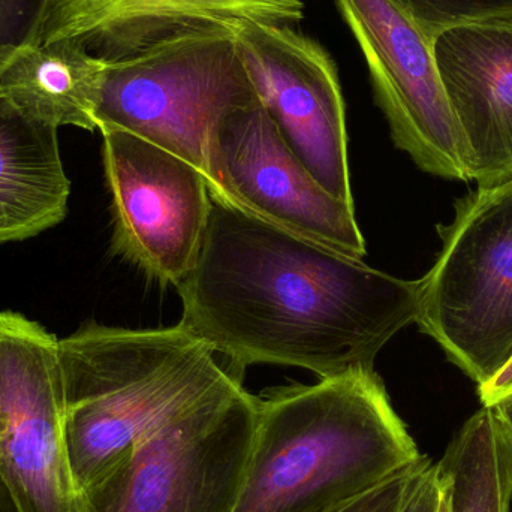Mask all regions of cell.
<instances>
[{
	"label": "cell",
	"mask_w": 512,
	"mask_h": 512,
	"mask_svg": "<svg viewBox=\"0 0 512 512\" xmlns=\"http://www.w3.org/2000/svg\"><path fill=\"white\" fill-rule=\"evenodd\" d=\"M212 197L179 324L243 372L301 367L321 379L373 370L417 321L421 280H403Z\"/></svg>",
	"instance_id": "cell-1"
},
{
	"label": "cell",
	"mask_w": 512,
	"mask_h": 512,
	"mask_svg": "<svg viewBox=\"0 0 512 512\" xmlns=\"http://www.w3.org/2000/svg\"><path fill=\"white\" fill-rule=\"evenodd\" d=\"M375 370L258 399L233 512H334L423 460Z\"/></svg>",
	"instance_id": "cell-2"
},
{
	"label": "cell",
	"mask_w": 512,
	"mask_h": 512,
	"mask_svg": "<svg viewBox=\"0 0 512 512\" xmlns=\"http://www.w3.org/2000/svg\"><path fill=\"white\" fill-rule=\"evenodd\" d=\"M65 448L77 495L101 480L165 420L239 373L182 325H87L59 340Z\"/></svg>",
	"instance_id": "cell-3"
},
{
	"label": "cell",
	"mask_w": 512,
	"mask_h": 512,
	"mask_svg": "<svg viewBox=\"0 0 512 512\" xmlns=\"http://www.w3.org/2000/svg\"><path fill=\"white\" fill-rule=\"evenodd\" d=\"M256 423L258 399L234 373L78 493L77 512H233Z\"/></svg>",
	"instance_id": "cell-4"
},
{
	"label": "cell",
	"mask_w": 512,
	"mask_h": 512,
	"mask_svg": "<svg viewBox=\"0 0 512 512\" xmlns=\"http://www.w3.org/2000/svg\"><path fill=\"white\" fill-rule=\"evenodd\" d=\"M261 104L228 26L203 27L107 62L95 119L156 144L206 173L213 128Z\"/></svg>",
	"instance_id": "cell-5"
},
{
	"label": "cell",
	"mask_w": 512,
	"mask_h": 512,
	"mask_svg": "<svg viewBox=\"0 0 512 512\" xmlns=\"http://www.w3.org/2000/svg\"><path fill=\"white\" fill-rule=\"evenodd\" d=\"M438 230L415 322L481 388L512 361V177L457 201Z\"/></svg>",
	"instance_id": "cell-6"
},
{
	"label": "cell",
	"mask_w": 512,
	"mask_h": 512,
	"mask_svg": "<svg viewBox=\"0 0 512 512\" xmlns=\"http://www.w3.org/2000/svg\"><path fill=\"white\" fill-rule=\"evenodd\" d=\"M59 340L0 312V481L18 512H77Z\"/></svg>",
	"instance_id": "cell-7"
},
{
	"label": "cell",
	"mask_w": 512,
	"mask_h": 512,
	"mask_svg": "<svg viewBox=\"0 0 512 512\" xmlns=\"http://www.w3.org/2000/svg\"><path fill=\"white\" fill-rule=\"evenodd\" d=\"M204 176L213 197L249 215L340 254L366 255L354 204L313 179L261 104L219 120L207 141Z\"/></svg>",
	"instance_id": "cell-8"
},
{
	"label": "cell",
	"mask_w": 512,
	"mask_h": 512,
	"mask_svg": "<svg viewBox=\"0 0 512 512\" xmlns=\"http://www.w3.org/2000/svg\"><path fill=\"white\" fill-rule=\"evenodd\" d=\"M113 198V248L162 285L194 267L209 225L206 176L191 162L120 129H101Z\"/></svg>",
	"instance_id": "cell-9"
},
{
	"label": "cell",
	"mask_w": 512,
	"mask_h": 512,
	"mask_svg": "<svg viewBox=\"0 0 512 512\" xmlns=\"http://www.w3.org/2000/svg\"><path fill=\"white\" fill-rule=\"evenodd\" d=\"M231 29L259 102L286 146L328 194L354 204L345 102L330 54L288 24L243 21Z\"/></svg>",
	"instance_id": "cell-10"
},
{
	"label": "cell",
	"mask_w": 512,
	"mask_h": 512,
	"mask_svg": "<svg viewBox=\"0 0 512 512\" xmlns=\"http://www.w3.org/2000/svg\"><path fill=\"white\" fill-rule=\"evenodd\" d=\"M357 41L391 138L433 176L469 180L433 41L396 0H334Z\"/></svg>",
	"instance_id": "cell-11"
},
{
	"label": "cell",
	"mask_w": 512,
	"mask_h": 512,
	"mask_svg": "<svg viewBox=\"0 0 512 512\" xmlns=\"http://www.w3.org/2000/svg\"><path fill=\"white\" fill-rule=\"evenodd\" d=\"M432 41L468 179L480 186L511 179L512 23L451 27Z\"/></svg>",
	"instance_id": "cell-12"
},
{
	"label": "cell",
	"mask_w": 512,
	"mask_h": 512,
	"mask_svg": "<svg viewBox=\"0 0 512 512\" xmlns=\"http://www.w3.org/2000/svg\"><path fill=\"white\" fill-rule=\"evenodd\" d=\"M303 18V0H53L41 42L69 39L104 62H117L203 27L243 21L295 26Z\"/></svg>",
	"instance_id": "cell-13"
},
{
	"label": "cell",
	"mask_w": 512,
	"mask_h": 512,
	"mask_svg": "<svg viewBox=\"0 0 512 512\" xmlns=\"http://www.w3.org/2000/svg\"><path fill=\"white\" fill-rule=\"evenodd\" d=\"M57 128L0 99V243L38 236L68 212Z\"/></svg>",
	"instance_id": "cell-14"
},
{
	"label": "cell",
	"mask_w": 512,
	"mask_h": 512,
	"mask_svg": "<svg viewBox=\"0 0 512 512\" xmlns=\"http://www.w3.org/2000/svg\"><path fill=\"white\" fill-rule=\"evenodd\" d=\"M107 62L69 39L18 51L0 71V99L36 122L95 131Z\"/></svg>",
	"instance_id": "cell-15"
},
{
	"label": "cell",
	"mask_w": 512,
	"mask_h": 512,
	"mask_svg": "<svg viewBox=\"0 0 512 512\" xmlns=\"http://www.w3.org/2000/svg\"><path fill=\"white\" fill-rule=\"evenodd\" d=\"M435 472L447 512H510L512 444L490 406L466 421Z\"/></svg>",
	"instance_id": "cell-16"
},
{
	"label": "cell",
	"mask_w": 512,
	"mask_h": 512,
	"mask_svg": "<svg viewBox=\"0 0 512 512\" xmlns=\"http://www.w3.org/2000/svg\"><path fill=\"white\" fill-rule=\"evenodd\" d=\"M403 11L435 38L451 27L512 23V0H396Z\"/></svg>",
	"instance_id": "cell-17"
},
{
	"label": "cell",
	"mask_w": 512,
	"mask_h": 512,
	"mask_svg": "<svg viewBox=\"0 0 512 512\" xmlns=\"http://www.w3.org/2000/svg\"><path fill=\"white\" fill-rule=\"evenodd\" d=\"M53 0H0V71L30 45L41 44Z\"/></svg>",
	"instance_id": "cell-18"
},
{
	"label": "cell",
	"mask_w": 512,
	"mask_h": 512,
	"mask_svg": "<svg viewBox=\"0 0 512 512\" xmlns=\"http://www.w3.org/2000/svg\"><path fill=\"white\" fill-rule=\"evenodd\" d=\"M430 463L432 462L427 457H423L417 465L400 472L396 477L379 484L375 489L334 512H400L415 481Z\"/></svg>",
	"instance_id": "cell-19"
},
{
	"label": "cell",
	"mask_w": 512,
	"mask_h": 512,
	"mask_svg": "<svg viewBox=\"0 0 512 512\" xmlns=\"http://www.w3.org/2000/svg\"><path fill=\"white\" fill-rule=\"evenodd\" d=\"M441 501V487L436 480L435 466L430 463L415 481L400 512H439Z\"/></svg>",
	"instance_id": "cell-20"
},
{
	"label": "cell",
	"mask_w": 512,
	"mask_h": 512,
	"mask_svg": "<svg viewBox=\"0 0 512 512\" xmlns=\"http://www.w3.org/2000/svg\"><path fill=\"white\" fill-rule=\"evenodd\" d=\"M483 405H490L499 397L512 391V361L490 384L478 388Z\"/></svg>",
	"instance_id": "cell-21"
},
{
	"label": "cell",
	"mask_w": 512,
	"mask_h": 512,
	"mask_svg": "<svg viewBox=\"0 0 512 512\" xmlns=\"http://www.w3.org/2000/svg\"><path fill=\"white\" fill-rule=\"evenodd\" d=\"M490 408L495 412L496 420L501 424L502 430L508 436L512 444V391L490 403Z\"/></svg>",
	"instance_id": "cell-22"
},
{
	"label": "cell",
	"mask_w": 512,
	"mask_h": 512,
	"mask_svg": "<svg viewBox=\"0 0 512 512\" xmlns=\"http://www.w3.org/2000/svg\"><path fill=\"white\" fill-rule=\"evenodd\" d=\"M0 512H18L2 481H0Z\"/></svg>",
	"instance_id": "cell-23"
},
{
	"label": "cell",
	"mask_w": 512,
	"mask_h": 512,
	"mask_svg": "<svg viewBox=\"0 0 512 512\" xmlns=\"http://www.w3.org/2000/svg\"><path fill=\"white\" fill-rule=\"evenodd\" d=\"M439 512H447V507H445L444 499L441 501V507H439Z\"/></svg>",
	"instance_id": "cell-24"
}]
</instances>
